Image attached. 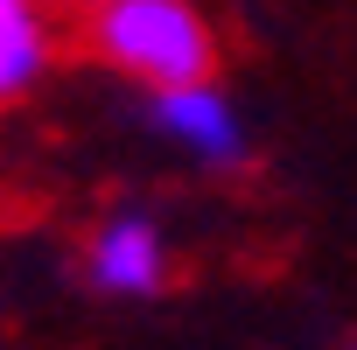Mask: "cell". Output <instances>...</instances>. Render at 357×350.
I'll return each mask as SVG.
<instances>
[{
  "label": "cell",
  "instance_id": "6da1fadb",
  "mask_svg": "<svg viewBox=\"0 0 357 350\" xmlns=\"http://www.w3.org/2000/svg\"><path fill=\"white\" fill-rule=\"evenodd\" d=\"M91 56L140 91L197 84L218 63V36L190 0H98L91 8Z\"/></svg>",
  "mask_w": 357,
  "mask_h": 350
},
{
  "label": "cell",
  "instance_id": "7a4b0ae2",
  "mask_svg": "<svg viewBox=\"0 0 357 350\" xmlns=\"http://www.w3.org/2000/svg\"><path fill=\"white\" fill-rule=\"evenodd\" d=\"M140 112H147V126H154L175 154H190V161L211 168V175H231V168L252 161L245 112H238L211 77H197V84H168V91H147Z\"/></svg>",
  "mask_w": 357,
  "mask_h": 350
},
{
  "label": "cell",
  "instance_id": "3957f363",
  "mask_svg": "<svg viewBox=\"0 0 357 350\" xmlns=\"http://www.w3.org/2000/svg\"><path fill=\"white\" fill-rule=\"evenodd\" d=\"M84 280L112 301H147L168 287V238L147 211H112L84 245Z\"/></svg>",
  "mask_w": 357,
  "mask_h": 350
},
{
  "label": "cell",
  "instance_id": "277c9868",
  "mask_svg": "<svg viewBox=\"0 0 357 350\" xmlns=\"http://www.w3.org/2000/svg\"><path fill=\"white\" fill-rule=\"evenodd\" d=\"M43 70H50L43 0H0V98H22Z\"/></svg>",
  "mask_w": 357,
  "mask_h": 350
},
{
  "label": "cell",
  "instance_id": "5b68a950",
  "mask_svg": "<svg viewBox=\"0 0 357 350\" xmlns=\"http://www.w3.org/2000/svg\"><path fill=\"white\" fill-rule=\"evenodd\" d=\"M84 8H98V0H84Z\"/></svg>",
  "mask_w": 357,
  "mask_h": 350
}]
</instances>
